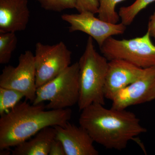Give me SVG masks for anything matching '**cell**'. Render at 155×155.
<instances>
[{"label":"cell","mask_w":155,"mask_h":155,"mask_svg":"<svg viewBox=\"0 0 155 155\" xmlns=\"http://www.w3.org/2000/svg\"><path fill=\"white\" fill-rule=\"evenodd\" d=\"M135 114L125 110L107 109L91 104L81 110L79 119L94 141L107 149L122 150L135 137L147 132Z\"/></svg>","instance_id":"6da1fadb"},{"label":"cell","mask_w":155,"mask_h":155,"mask_svg":"<svg viewBox=\"0 0 155 155\" xmlns=\"http://www.w3.org/2000/svg\"><path fill=\"white\" fill-rule=\"evenodd\" d=\"M69 108L48 110L44 103L20 102L0 118V150L28 140L46 127L64 126L72 117Z\"/></svg>","instance_id":"7a4b0ae2"},{"label":"cell","mask_w":155,"mask_h":155,"mask_svg":"<svg viewBox=\"0 0 155 155\" xmlns=\"http://www.w3.org/2000/svg\"><path fill=\"white\" fill-rule=\"evenodd\" d=\"M78 62L80 94L77 104L79 110L94 103L104 105V86L109 62L95 49L91 37H88Z\"/></svg>","instance_id":"3957f363"},{"label":"cell","mask_w":155,"mask_h":155,"mask_svg":"<svg viewBox=\"0 0 155 155\" xmlns=\"http://www.w3.org/2000/svg\"><path fill=\"white\" fill-rule=\"evenodd\" d=\"M80 94L78 62L70 65L54 78L37 89L33 104L49 101L48 110H62L78 103Z\"/></svg>","instance_id":"277c9868"},{"label":"cell","mask_w":155,"mask_h":155,"mask_svg":"<svg viewBox=\"0 0 155 155\" xmlns=\"http://www.w3.org/2000/svg\"><path fill=\"white\" fill-rule=\"evenodd\" d=\"M149 32L143 36L130 39L108 38L100 48L108 61L121 59L139 67L145 69L155 67V45Z\"/></svg>","instance_id":"5b68a950"},{"label":"cell","mask_w":155,"mask_h":155,"mask_svg":"<svg viewBox=\"0 0 155 155\" xmlns=\"http://www.w3.org/2000/svg\"><path fill=\"white\" fill-rule=\"evenodd\" d=\"M72 52L64 42L35 45L34 55L37 88L54 78L71 65Z\"/></svg>","instance_id":"8992f818"},{"label":"cell","mask_w":155,"mask_h":155,"mask_svg":"<svg viewBox=\"0 0 155 155\" xmlns=\"http://www.w3.org/2000/svg\"><path fill=\"white\" fill-rule=\"evenodd\" d=\"M0 87L21 92L26 101L34 102L37 88L34 55L31 51L20 54L17 67H5L0 75Z\"/></svg>","instance_id":"52a82bcc"},{"label":"cell","mask_w":155,"mask_h":155,"mask_svg":"<svg viewBox=\"0 0 155 155\" xmlns=\"http://www.w3.org/2000/svg\"><path fill=\"white\" fill-rule=\"evenodd\" d=\"M94 14L84 11L77 14H64L61 19L69 23V31H80L95 40L101 48L109 38L123 34L126 26L122 22L113 23L97 18Z\"/></svg>","instance_id":"ba28073f"},{"label":"cell","mask_w":155,"mask_h":155,"mask_svg":"<svg viewBox=\"0 0 155 155\" xmlns=\"http://www.w3.org/2000/svg\"><path fill=\"white\" fill-rule=\"evenodd\" d=\"M154 100L155 67H152L143 69L137 79L117 94L112 100L111 108L125 110Z\"/></svg>","instance_id":"9c48e42d"},{"label":"cell","mask_w":155,"mask_h":155,"mask_svg":"<svg viewBox=\"0 0 155 155\" xmlns=\"http://www.w3.org/2000/svg\"><path fill=\"white\" fill-rule=\"evenodd\" d=\"M55 139L62 143L66 155H97L93 140L83 127L67 122L64 126H55Z\"/></svg>","instance_id":"30bf717a"},{"label":"cell","mask_w":155,"mask_h":155,"mask_svg":"<svg viewBox=\"0 0 155 155\" xmlns=\"http://www.w3.org/2000/svg\"><path fill=\"white\" fill-rule=\"evenodd\" d=\"M143 69L121 59L110 61L105 83L106 99L112 101L120 91L137 79Z\"/></svg>","instance_id":"8fae6325"},{"label":"cell","mask_w":155,"mask_h":155,"mask_svg":"<svg viewBox=\"0 0 155 155\" xmlns=\"http://www.w3.org/2000/svg\"><path fill=\"white\" fill-rule=\"evenodd\" d=\"M30 15L27 0H0V33L25 30Z\"/></svg>","instance_id":"7c38bea8"},{"label":"cell","mask_w":155,"mask_h":155,"mask_svg":"<svg viewBox=\"0 0 155 155\" xmlns=\"http://www.w3.org/2000/svg\"><path fill=\"white\" fill-rule=\"evenodd\" d=\"M54 127H45L35 134L33 138L23 142L15 147L13 155H48L50 147L55 139Z\"/></svg>","instance_id":"4fadbf2b"},{"label":"cell","mask_w":155,"mask_h":155,"mask_svg":"<svg viewBox=\"0 0 155 155\" xmlns=\"http://www.w3.org/2000/svg\"><path fill=\"white\" fill-rule=\"evenodd\" d=\"M154 2L155 0H135L130 5L121 7L118 13L121 22L125 26L130 25L140 12Z\"/></svg>","instance_id":"5bb4252c"},{"label":"cell","mask_w":155,"mask_h":155,"mask_svg":"<svg viewBox=\"0 0 155 155\" xmlns=\"http://www.w3.org/2000/svg\"><path fill=\"white\" fill-rule=\"evenodd\" d=\"M25 97L21 92L0 87V115H4L11 110L22 98Z\"/></svg>","instance_id":"9a60e30c"},{"label":"cell","mask_w":155,"mask_h":155,"mask_svg":"<svg viewBox=\"0 0 155 155\" xmlns=\"http://www.w3.org/2000/svg\"><path fill=\"white\" fill-rule=\"evenodd\" d=\"M17 44L15 32L0 33V64H7L10 62Z\"/></svg>","instance_id":"2e32d148"},{"label":"cell","mask_w":155,"mask_h":155,"mask_svg":"<svg viewBox=\"0 0 155 155\" xmlns=\"http://www.w3.org/2000/svg\"><path fill=\"white\" fill-rule=\"evenodd\" d=\"M125 0H99L98 18L110 23H117L120 17L116 12V5Z\"/></svg>","instance_id":"e0dca14e"},{"label":"cell","mask_w":155,"mask_h":155,"mask_svg":"<svg viewBox=\"0 0 155 155\" xmlns=\"http://www.w3.org/2000/svg\"><path fill=\"white\" fill-rule=\"evenodd\" d=\"M47 11L61 12L67 9L75 8L76 0H36Z\"/></svg>","instance_id":"ac0fdd59"},{"label":"cell","mask_w":155,"mask_h":155,"mask_svg":"<svg viewBox=\"0 0 155 155\" xmlns=\"http://www.w3.org/2000/svg\"><path fill=\"white\" fill-rule=\"evenodd\" d=\"M99 6V0H76L75 9L78 13L87 11L96 14H98Z\"/></svg>","instance_id":"d6986e66"},{"label":"cell","mask_w":155,"mask_h":155,"mask_svg":"<svg viewBox=\"0 0 155 155\" xmlns=\"http://www.w3.org/2000/svg\"><path fill=\"white\" fill-rule=\"evenodd\" d=\"M49 155H66L65 150L60 140L55 139L52 142L49 153Z\"/></svg>","instance_id":"ffe728a7"},{"label":"cell","mask_w":155,"mask_h":155,"mask_svg":"<svg viewBox=\"0 0 155 155\" xmlns=\"http://www.w3.org/2000/svg\"><path fill=\"white\" fill-rule=\"evenodd\" d=\"M147 31L149 32L151 37L155 39V10L153 13L150 16Z\"/></svg>","instance_id":"44dd1931"}]
</instances>
